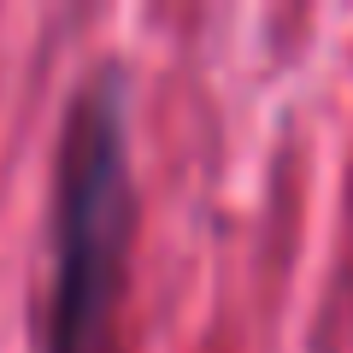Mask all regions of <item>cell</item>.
Returning <instances> with one entry per match:
<instances>
[{"label":"cell","mask_w":353,"mask_h":353,"mask_svg":"<svg viewBox=\"0 0 353 353\" xmlns=\"http://www.w3.org/2000/svg\"><path fill=\"white\" fill-rule=\"evenodd\" d=\"M136 236L130 171V94L124 71L101 65L71 94L53 165V283L41 353H101Z\"/></svg>","instance_id":"obj_1"}]
</instances>
